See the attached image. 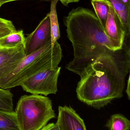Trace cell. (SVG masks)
I'll list each match as a JSON object with an SVG mask.
<instances>
[{
	"mask_svg": "<svg viewBox=\"0 0 130 130\" xmlns=\"http://www.w3.org/2000/svg\"><path fill=\"white\" fill-rule=\"evenodd\" d=\"M130 69V49L108 50L98 56L79 76L76 88L78 99L97 109L123 96Z\"/></svg>",
	"mask_w": 130,
	"mask_h": 130,
	"instance_id": "6da1fadb",
	"label": "cell"
},
{
	"mask_svg": "<svg viewBox=\"0 0 130 130\" xmlns=\"http://www.w3.org/2000/svg\"><path fill=\"white\" fill-rule=\"evenodd\" d=\"M64 23L74 51L73 59L66 68L79 75L106 50L122 48L123 45L106 36L95 13L89 9H73L64 18Z\"/></svg>",
	"mask_w": 130,
	"mask_h": 130,
	"instance_id": "7a4b0ae2",
	"label": "cell"
},
{
	"mask_svg": "<svg viewBox=\"0 0 130 130\" xmlns=\"http://www.w3.org/2000/svg\"><path fill=\"white\" fill-rule=\"evenodd\" d=\"M62 57L60 44L57 41L52 48L51 40L39 50L26 55L12 71L0 80V88L9 89L20 86L25 80L42 71L57 68Z\"/></svg>",
	"mask_w": 130,
	"mask_h": 130,
	"instance_id": "3957f363",
	"label": "cell"
},
{
	"mask_svg": "<svg viewBox=\"0 0 130 130\" xmlns=\"http://www.w3.org/2000/svg\"><path fill=\"white\" fill-rule=\"evenodd\" d=\"M15 112L19 130H41L56 117L52 100L41 95L21 96Z\"/></svg>",
	"mask_w": 130,
	"mask_h": 130,
	"instance_id": "277c9868",
	"label": "cell"
},
{
	"mask_svg": "<svg viewBox=\"0 0 130 130\" xmlns=\"http://www.w3.org/2000/svg\"><path fill=\"white\" fill-rule=\"evenodd\" d=\"M61 68L58 67L42 71L25 80L20 86L24 91L32 94L47 96L56 94Z\"/></svg>",
	"mask_w": 130,
	"mask_h": 130,
	"instance_id": "5b68a950",
	"label": "cell"
},
{
	"mask_svg": "<svg viewBox=\"0 0 130 130\" xmlns=\"http://www.w3.org/2000/svg\"><path fill=\"white\" fill-rule=\"evenodd\" d=\"M51 40L49 13L41 21L36 28L25 38L26 55L39 50Z\"/></svg>",
	"mask_w": 130,
	"mask_h": 130,
	"instance_id": "8992f818",
	"label": "cell"
},
{
	"mask_svg": "<svg viewBox=\"0 0 130 130\" xmlns=\"http://www.w3.org/2000/svg\"><path fill=\"white\" fill-rule=\"evenodd\" d=\"M25 44L12 48L0 47V80L9 75L25 57Z\"/></svg>",
	"mask_w": 130,
	"mask_h": 130,
	"instance_id": "52a82bcc",
	"label": "cell"
},
{
	"mask_svg": "<svg viewBox=\"0 0 130 130\" xmlns=\"http://www.w3.org/2000/svg\"><path fill=\"white\" fill-rule=\"evenodd\" d=\"M57 120L55 123L58 130H86L84 120L71 106H58Z\"/></svg>",
	"mask_w": 130,
	"mask_h": 130,
	"instance_id": "ba28073f",
	"label": "cell"
},
{
	"mask_svg": "<svg viewBox=\"0 0 130 130\" xmlns=\"http://www.w3.org/2000/svg\"><path fill=\"white\" fill-rule=\"evenodd\" d=\"M109 11L104 30L105 33L111 39L123 45L126 37L125 30L115 10L109 3Z\"/></svg>",
	"mask_w": 130,
	"mask_h": 130,
	"instance_id": "9c48e42d",
	"label": "cell"
},
{
	"mask_svg": "<svg viewBox=\"0 0 130 130\" xmlns=\"http://www.w3.org/2000/svg\"><path fill=\"white\" fill-rule=\"evenodd\" d=\"M109 3L120 18L124 28L126 37L130 34V9L127 8L121 0H106Z\"/></svg>",
	"mask_w": 130,
	"mask_h": 130,
	"instance_id": "30bf717a",
	"label": "cell"
},
{
	"mask_svg": "<svg viewBox=\"0 0 130 130\" xmlns=\"http://www.w3.org/2000/svg\"><path fill=\"white\" fill-rule=\"evenodd\" d=\"M59 0H52L51 10L49 13L51 25L52 47H54L55 42L60 38V32L58 24L56 6Z\"/></svg>",
	"mask_w": 130,
	"mask_h": 130,
	"instance_id": "8fae6325",
	"label": "cell"
},
{
	"mask_svg": "<svg viewBox=\"0 0 130 130\" xmlns=\"http://www.w3.org/2000/svg\"><path fill=\"white\" fill-rule=\"evenodd\" d=\"M95 13L105 30L109 11V4L106 0H91Z\"/></svg>",
	"mask_w": 130,
	"mask_h": 130,
	"instance_id": "7c38bea8",
	"label": "cell"
},
{
	"mask_svg": "<svg viewBox=\"0 0 130 130\" xmlns=\"http://www.w3.org/2000/svg\"><path fill=\"white\" fill-rule=\"evenodd\" d=\"M105 126L110 130H129L130 121L122 114H114L110 116Z\"/></svg>",
	"mask_w": 130,
	"mask_h": 130,
	"instance_id": "4fadbf2b",
	"label": "cell"
},
{
	"mask_svg": "<svg viewBox=\"0 0 130 130\" xmlns=\"http://www.w3.org/2000/svg\"><path fill=\"white\" fill-rule=\"evenodd\" d=\"M0 130H19L15 111L0 110Z\"/></svg>",
	"mask_w": 130,
	"mask_h": 130,
	"instance_id": "5bb4252c",
	"label": "cell"
},
{
	"mask_svg": "<svg viewBox=\"0 0 130 130\" xmlns=\"http://www.w3.org/2000/svg\"><path fill=\"white\" fill-rule=\"evenodd\" d=\"M25 38L23 30L16 31L0 39V46L4 48H12L20 45L25 44Z\"/></svg>",
	"mask_w": 130,
	"mask_h": 130,
	"instance_id": "9a60e30c",
	"label": "cell"
},
{
	"mask_svg": "<svg viewBox=\"0 0 130 130\" xmlns=\"http://www.w3.org/2000/svg\"><path fill=\"white\" fill-rule=\"evenodd\" d=\"M13 95L8 89L0 88V110L14 111Z\"/></svg>",
	"mask_w": 130,
	"mask_h": 130,
	"instance_id": "2e32d148",
	"label": "cell"
},
{
	"mask_svg": "<svg viewBox=\"0 0 130 130\" xmlns=\"http://www.w3.org/2000/svg\"><path fill=\"white\" fill-rule=\"evenodd\" d=\"M16 31L11 21L0 18V39Z\"/></svg>",
	"mask_w": 130,
	"mask_h": 130,
	"instance_id": "e0dca14e",
	"label": "cell"
},
{
	"mask_svg": "<svg viewBox=\"0 0 130 130\" xmlns=\"http://www.w3.org/2000/svg\"><path fill=\"white\" fill-rule=\"evenodd\" d=\"M58 130L56 124L55 123H51L48 124H47L45 125L41 130Z\"/></svg>",
	"mask_w": 130,
	"mask_h": 130,
	"instance_id": "ac0fdd59",
	"label": "cell"
},
{
	"mask_svg": "<svg viewBox=\"0 0 130 130\" xmlns=\"http://www.w3.org/2000/svg\"><path fill=\"white\" fill-rule=\"evenodd\" d=\"M61 3L65 6H68L69 4L71 3H78L80 0H59Z\"/></svg>",
	"mask_w": 130,
	"mask_h": 130,
	"instance_id": "d6986e66",
	"label": "cell"
},
{
	"mask_svg": "<svg viewBox=\"0 0 130 130\" xmlns=\"http://www.w3.org/2000/svg\"><path fill=\"white\" fill-rule=\"evenodd\" d=\"M130 75H129L128 79L127 81V89L125 91V92L127 93V96L128 99L129 100L130 99Z\"/></svg>",
	"mask_w": 130,
	"mask_h": 130,
	"instance_id": "ffe728a7",
	"label": "cell"
},
{
	"mask_svg": "<svg viewBox=\"0 0 130 130\" xmlns=\"http://www.w3.org/2000/svg\"><path fill=\"white\" fill-rule=\"evenodd\" d=\"M18 1V0H0V7L3 4L8 3V2H11V1ZM47 1H51L52 0H45Z\"/></svg>",
	"mask_w": 130,
	"mask_h": 130,
	"instance_id": "44dd1931",
	"label": "cell"
},
{
	"mask_svg": "<svg viewBox=\"0 0 130 130\" xmlns=\"http://www.w3.org/2000/svg\"><path fill=\"white\" fill-rule=\"evenodd\" d=\"M125 6L130 9V0H121Z\"/></svg>",
	"mask_w": 130,
	"mask_h": 130,
	"instance_id": "7402d4cb",
	"label": "cell"
},
{
	"mask_svg": "<svg viewBox=\"0 0 130 130\" xmlns=\"http://www.w3.org/2000/svg\"><path fill=\"white\" fill-rule=\"evenodd\" d=\"M1 47V46H0V47Z\"/></svg>",
	"mask_w": 130,
	"mask_h": 130,
	"instance_id": "603a6c76",
	"label": "cell"
}]
</instances>
